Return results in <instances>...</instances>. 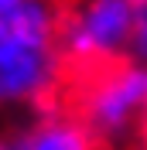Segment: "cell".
<instances>
[{"mask_svg": "<svg viewBox=\"0 0 147 150\" xmlns=\"http://www.w3.org/2000/svg\"><path fill=\"white\" fill-rule=\"evenodd\" d=\"M65 85H72V112L92 130L99 147L133 137L147 106V65L123 55L92 72L65 79Z\"/></svg>", "mask_w": 147, "mask_h": 150, "instance_id": "obj_1", "label": "cell"}, {"mask_svg": "<svg viewBox=\"0 0 147 150\" xmlns=\"http://www.w3.org/2000/svg\"><path fill=\"white\" fill-rule=\"evenodd\" d=\"M133 28V0H72L62 7L58 51L65 79L92 72L127 55Z\"/></svg>", "mask_w": 147, "mask_h": 150, "instance_id": "obj_2", "label": "cell"}, {"mask_svg": "<svg viewBox=\"0 0 147 150\" xmlns=\"http://www.w3.org/2000/svg\"><path fill=\"white\" fill-rule=\"evenodd\" d=\"M65 85V62L58 45L0 34V112L48 109Z\"/></svg>", "mask_w": 147, "mask_h": 150, "instance_id": "obj_3", "label": "cell"}, {"mask_svg": "<svg viewBox=\"0 0 147 150\" xmlns=\"http://www.w3.org/2000/svg\"><path fill=\"white\" fill-rule=\"evenodd\" d=\"M21 140L28 150H99V140L72 109H45L21 133Z\"/></svg>", "mask_w": 147, "mask_h": 150, "instance_id": "obj_4", "label": "cell"}, {"mask_svg": "<svg viewBox=\"0 0 147 150\" xmlns=\"http://www.w3.org/2000/svg\"><path fill=\"white\" fill-rule=\"evenodd\" d=\"M127 55L147 65V0H133V28H130Z\"/></svg>", "mask_w": 147, "mask_h": 150, "instance_id": "obj_5", "label": "cell"}, {"mask_svg": "<svg viewBox=\"0 0 147 150\" xmlns=\"http://www.w3.org/2000/svg\"><path fill=\"white\" fill-rule=\"evenodd\" d=\"M133 140H137V150H147V106L137 120V130H133Z\"/></svg>", "mask_w": 147, "mask_h": 150, "instance_id": "obj_6", "label": "cell"}, {"mask_svg": "<svg viewBox=\"0 0 147 150\" xmlns=\"http://www.w3.org/2000/svg\"><path fill=\"white\" fill-rule=\"evenodd\" d=\"M0 150H28V147H24V140L17 137V140H7V143H0Z\"/></svg>", "mask_w": 147, "mask_h": 150, "instance_id": "obj_7", "label": "cell"}, {"mask_svg": "<svg viewBox=\"0 0 147 150\" xmlns=\"http://www.w3.org/2000/svg\"><path fill=\"white\" fill-rule=\"evenodd\" d=\"M14 4H21V0H0V14H7V10L14 7Z\"/></svg>", "mask_w": 147, "mask_h": 150, "instance_id": "obj_8", "label": "cell"}, {"mask_svg": "<svg viewBox=\"0 0 147 150\" xmlns=\"http://www.w3.org/2000/svg\"><path fill=\"white\" fill-rule=\"evenodd\" d=\"M58 4H62V7H65V4H72V0H58Z\"/></svg>", "mask_w": 147, "mask_h": 150, "instance_id": "obj_9", "label": "cell"}]
</instances>
